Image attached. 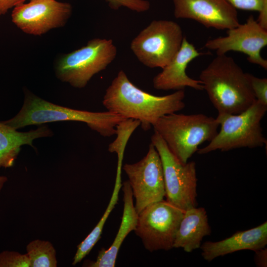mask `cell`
<instances>
[{
	"mask_svg": "<svg viewBox=\"0 0 267 267\" xmlns=\"http://www.w3.org/2000/svg\"><path fill=\"white\" fill-rule=\"evenodd\" d=\"M184 97L183 89L164 96L144 91L120 70L106 89L102 104L107 111L126 119L139 121L142 130L147 131L160 117L183 109Z\"/></svg>",
	"mask_w": 267,
	"mask_h": 267,
	"instance_id": "6da1fadb",
	"label": "cell"
},
{
	"mask_svg": "<svg viewBox=\"0 0 267 267\" xmlns=\"http://www.w3.org/2000/svg\"><path fill=\"white\" fill-rule=\"evenodd\" d=\"M199 80L218 114H239L256 101L246 73L226 54L217 55Z\"/></svg>",
	"mask_w": 267,
	"mask_h": 267,
	"instance_id": "7a4b0ae2",
	"label": "cell"
},
{
	"mask_svg": "<svg viewBox=\"0 0 267 267\" xmlns=\"http://www.w3.org/2000/svg\"><path fill=\"white\" fill-rule=\"evenodd\" d=\"M125 120L122 116L109 111L91 112L56 105L28 92L25 94L23 105L18 113L3 122L17 130L52 122H82L101 135L110 137L116 134L117 126Z\"/></svg>",
	"mask_w": 267,
	"mask_h": 267,
	"instance_id": "3957f363",
	"label": "cell"
},
{
	"mask_svg": "<svg viewBox=\"0 0 267 267\" xmlns=\"http://www.w3.org/2000/svg\"><path fill=\"white\" fill-rule=\"evenodd\" d=\"M219 126L216 118L203 114L176 112L160 117L153 127L176 157L185 164L201 144L215 137Z\"/></svg>",
	"mask_w": 267,
	"mask_h": 267,
	"instance_id": "277c9868",
	"label": "cell"
},
{
	"mask_svg": "<svg viewBox=\"0 0 267 267\" xmlns=\"http://www.w3.org/2000/svg\"><path fill=\"white\" fill-rule=\"evenodd\" d=\"M267 106L256 101L246 110L237 114H218L217 120L221 129L206 146L198 149L199 154L217 150L262 147L267 144L261 122L266 114Z\"/></svg>",
	"mask_w": 267,
	"mask_h": 267,
	"instance_id": "5b68a950",
	"label": "cell"
},
{
	"mask_svg": "<svg viewBox=\"0 0 267 267\" xmlns=\"http://www.w3.org/2000/svg\"><path fill=\"white\" fill-rule=\"evenodd\" d=\"M117 54L112 40L94 38L60 57L56 64V74L73 87L83 88L94 75L105 70Z\"/></svg>",
	"mask_w": 267,
	"mask_h": 267,
	"instance_id": "8992f818",
	"label": "cell"
},
{
	"mask_svg": "<svg viewBox=\"0 0 267 267\" xmlns=\"http://www.w3.org/2000/svg\"><path fill=\"white\" fill-rule=\"evenodd\" d=\"M183 38L181 27L175 21L153 20L133 39L130 47L144 65L163 69L179 50Z\"/></svg>",
	"mask_w": 267,
	"mask_h": 267,
	"instance_id": "52a82bcc",
	"label": "cell"
},
{
	"mask_svg": "<svg viewBox=\"0 0 267 267\" xmlns=\"http://www.w3.org/2000/svg\"><path fill=\"white\" fill-rule=\"evenodd\" d=\"M151 141L161 160L166 201L184 211L196 207L197 178L195 162H180L155 132Z\"/></svg>",
	"mask_w": 267,
	"mask_h": 267,
	"instance_id": "ba28073f",
	"label": "cell"
},
{
	"mask_svg": "<svg viewBox=\"0 0 267 267\" xmlns=\"http://www.w3.org/2000/svg\"><path fill=\"white\" fill-rule=\"evenodd\" d=\"M184 213L167 201L162 200L148 206L139 213L134 231L146 249L153 252L174 248Z\"/></svg>",
	"mask_w": 267,
	"mask_h": 267,
	"instance_id": "9c48e42d",
	"label": "cell"
},
{
	"mask_svg": "<svg viewBox=\"0 0 267 267\" xmlns=\"http://www.w3.org/2000/svg\"><path fill=\"white\" fill-rule=\"evenodd\" d=\"M123 170L128 177L138 214L148 206L163 200L166 192L162 164L158 152L151 143L141 160L125 164Z\"/></svg>",
	"mask_w": 267,
	"mask_h": 267,
	"instance_id": "30bf717a",
	"label": "cell"
},
{
	"mask_svg": "<svg viewBox=\"0 0 267 267\" xmlns=\"http://www.w3.org/2000/svg\"><path fill=\"white\" fill-rule=\"evenodd\" d=\"M71 5L56 0H32L14 7L12 22L24 33L39 36L63 26L70 17Z\"/></svg>",
	"mask_w": 267,
	"mask_h": 267,
	"instance_id": "8fae6325",
	"label": "cell"
},
{
	"mask_svg": "<svg viewBox=\"0 0 267 267\" xmlns=\"http://www.w3.org/2000/svg\"><path fill=\"white\" fill-rule=\"evenodd\" d=\"M227 35L208 40L205 47L223 55L230 51L242 52L248 56V61L267 69V60L261 54L267 45V30L260 26L253 15L246 22L227 30Z\"/></svg>",
	"mask_w": 267,
	"mask_h": 267,
	"instance_id": "7c38bea8",
	"label": "cell"
},
{
	"mask_svg": "<svg viewBox=\"0 0 267 267\" xmlns=\"http://www.w3.org/2000/svg\"><path fill=\"white\" fill-rule=\"evenodd\" d=\"M176 18L189 19L207 28L229 30L240 23L238 13L226 0H172Z\"/></svg>",
	"mask_w": 267,
	"mask_h": 267,
	"instance_id": "4fadbf2b",
	"label": "cell"
},
{
	"mask_svg": "<svg viewBox=\"0 0 267 267\" xmlns=\"http://www.w3.org/2000/svg\"><path fill=\"white\" fill-rule=\"evenodd\" d=\"M184 37L181 46L172 60L153 79V87L158 90H180L190 87L203 90L199 80L189 77L186 73L188 65L193 59L203 54Z\"/></svg>",
	"mask_w": 267,
	"mask_h": 267,
	"instance_id": "5bb4252c",
	"label": "cell"
},
{
	"mask_svg": "<svg viewBox=\"0 0 267 267\" xmlns=\"http://www.w3.org/2000/svg\"><path fill=\"white\" fill-rule=\"evenodd\" d=\"M267 244V222L247 230L238 231L231 236L216 241H207L200 246L203 258L208 262L233 252L249 250L255 251Z\"/></svg>",
	"mask_w": 267,
	"mask_h": 267,
	"instance_id": "9a60e30c",
	"label": "cell"
},
{
	"mask_svg": "<svg viewBox=\"0 0 267 267\" xmlns=\"http://www.w3.org/2000/svg\"><path fill=\"white\" fill-rule=\"evenodd\" d=\"M124 193V209L122 221L118 231L110 247L101 249L94 262L88 261L84 266L89 267H114L121 246L128 234L134 230L137 222L138 214L134 205L133 195L128 180L122 184Z\"/></svg>",
	"mask_w": 267,
	"mask_h": 267,
	"instance_id": "2e32d148",
	"label": "cell"
},
{
	"mask_svg": "<svg viewBox=\"0 0 267 267\" xmlns=\"http://www.w3.org/2000/svg\"><path fill=\"white\" fill-rule=\"evenodd\" d=\"M211 230L204 208L193 207L184 211L174 242V248H182L191 252L201 246L203 238Z\"/></svg>",
	"mask_w": 267,
	"mask_h": 267,
	"instance_id": "e0dca14e",
	"label": "cell"
},
{
	"mask_svg": "<svg viewBox=\"0 0 267 267\" xmlns=\"http://www.w3.org/2000/svg\"><path fill=\"white\" fill-rule=\"evenodd\" d=\"M51 131L45 126L27 132H20L3 121L0 122V167H12L20 150V147L33 146L34 139L50 136Z\"/></svg>",
	"mask_w": 267,
	"mask_h": 267,
	"instance_id": "ac0fdd59",
	"label": "cell"
},
{
	"mask_svg": "<svg viewBox=\"0 0 267 267\" xmlns=\"http://www.w3.org/2000/svg\"><path fill=\"white\" fill-rule=\"evenodd\" d=\"M122 166V163L118 162L115 186L109 203L98 223L88 236L78 245L77 250L73 259L74 263L80 262L90 252L100 238L104 224L119 199V193L122 185L121 177Z\"/></svg>",
	"mask_w": 267,
	"mask_h": 267,
	"instance_id": "d6986e66",
	"label": "cell"
},
{
	"mask_svg": "<svg viewBox=\"0 0 267 267\" xmlns=\"http://www.w3.org/2000/svg\"><path fill=\"white\" fill-rule=\"evenodd\" d=\"M26 251L30 267H57L56 251L49 241L33 240L27 245Z\"/></svg>",
	"mask_w": 267,
	"mask_h": 267,
	"instance_id": "ffe728a7",
	"label": "cell"
},
{
	"mask_svg": "<svg viewBox=\"0 0 267 267\" xmlns=\"http://www.w3.org/2000/svg\"><path fill=\"white\" fill-rule=\"evenodd\" d=\"M0 267H30V263L26 254L3 251L0 253Z\"/></svg>",
	"mask_w": 267,
	"mask_h": 267,
	"instance_id": "44dd1931",
	"label": "cell"
},
{
	"mask_svg": "<svg viewBox=\"0 0 267 267\" xmlns=\"http://www.w3.org/2000/svg\"><path fill=\"white\" fill-rule=\"evenodd\" d=\"M109 7L113 10H118L121 7L127 8L137 12L148 10L150 3L147 0H105Z\"/></svg>",
	"mask_w": 267,
	"mask_h": 267,
	"instance_id": "7402d4cb",
	"label": "cell"
},
{
	"mask_svg": "<svg viewBox=\"0 0 267 267\" xmlns=\"http://www.w3.org/2000/svg\"><path fill=\"white\" fill-rule=\"evenodd\" d=\"M254 95L257 101L267 106V79L246 73Z\"/></svg>",
	"mask_w": 267,
	"mask_h": 267,
	"instance_id": "603a6c76",
	"label": "cell"
},
{
	"mask_svg": "<svg viewBox=\"0 0 267 267\" xmlns=\"http://www.w3.org/2000/svg\"><path fill=\"white\" fill-rule=\"evenodd\" d=\"M235 9L256 11L267 7V0H226Z\"/></svg>",
	"mask_w": 267,
	"mask_h": 267,
	"instance_id": "cb8c5ba5",
	"label": "cell"
},
{
	"mask_svg": "<svg viewBox=\"0 0 267 267\" xmlns=\"http://www.w3.org/2000/svg\"><path fill=\"white\" fill-rule=\"evenodd\" d=\"M26 0H0V15H4L12 7L24 2Z\"/></svg>",
	"mask_w": 267,
	"mask_h": 267,
	"instance_id": "d4e9b609",
	"label": "cell"
},
{
	"mask_svg": "<svg viewBox=\"0 0 267 267\" xmlns=\"http://www.w3.org/2000/svg\"><path fill=\"white\" fill-rule=\"evenodd\" d=\"M267 248L265 249V247L254 251L256 253L255 260L257 266L259 267H267Z\"/></svg>",
	"mask_w": 267,
	"mask_h": 267,
	"instance_id": "484cf974",
	"label": "cell"
},
{
	"mask_svg": "<svg viewBox=\"0 0 267 267\" xmlns=\"http://www.w3.org/2000/svg\"><path fill=\"white\" fill-rule=\"evenodd\" d=\"M7 178L5 176L0 175V191L2 189L4 183L7 181Z\"/></svg>",
	"mask_w": 267,
	"mask_h": 267,
	"instance_id": "4316f807",
	"label": "cell"
},
{
	"mask_svg": "<svg viewBox=\"0 0 267 267\" xmlns=\"http://www.w3.org/2000/svg\"><path fill=\"white\" fill-rule=\"evenodd\" d=\"M29 0L30 1V0Z\"/></svg>",
	"mask_w": 267,
	"mask_h": 267,
	"instance_id": "83f0119b",
	"label": "cell"
}]
</instances>
